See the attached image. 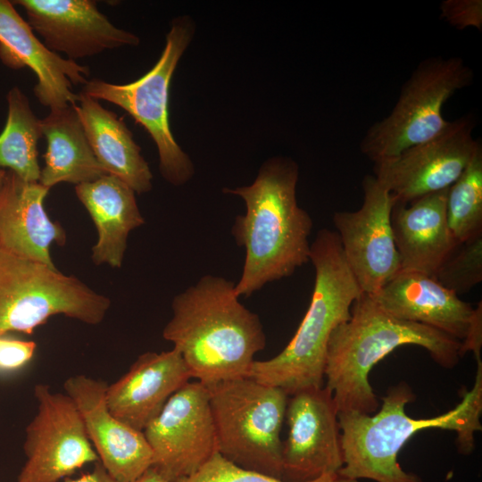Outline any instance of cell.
<instances>
[{"mask_svg":"<svg viewBox=\"0 0 482 482\" xmlns=\"http://www.w3.org/2000/svg\"><path fill=\"white\" fill-rule=\"evenodd\" d=\"M34 397L37 412L26 428V461L17 482H59L99 461L69 395L37 384Z\"/></svg>","mask_w":482,"mask_h":482,"instance_id":"8fae6325","label":"cell"},{"mask_svg":"<svg viewBox=\"0 0 482 482\" xmlns=\"http://www.w3.org/2000/svg\"><path fill=\"white\" fill-rule=\"evenodd\" d=\"M362 185L360 209L336 212L333 223L362 292L374 295L402 270L390 220L395 198L372 175Z\"/></svg>","mask_w":482,"mask_h":482,"instance_id":"4fadbf2b","label":"cell"},{"mask_svg":"<svg viewBox=\"0 0 482 482\" xmlns=\"http://www.w3.org/2000/svg\"><path fill=\"white\" fill-rule=\"evenodd\" d=\"M107 385L79 374L69 377L63 389L76 405L101 464L116 482H132L152 467L153 453L142 431L110 411Z\"/></svg>","mask_w":482,"mask_h":482,"instance_id":"2e32d148","label":"cell"},{"mask_svg":"<svg viewBox=\"0 0 482 482\" xmlns=\"http://www.w3.org/2000/svg\"><path fill=\"white\" fill-rule=\"evenodd\" d=\"M40 126L47 143L41 185L49 189L63 182L77 186L106 174L91 149L75 104L50 110Z\"/></svg>","mask_w":482,"mask_h":482,"instance_id":"cb8c5ba5","label":"cell"},{"mask_svg":"<svg viewBox=\"0 0 482 482\" xmlns=\"http://www.w3.org/2000/svg\"><path fill=\"white\" fill-rule=\"evenodd\" d=\"M0 59L11 69L29 68L37 76L34 94L50 110L78 103L73 85L86 84L89 69L48 49L14 8L0 0Z\"/></svg>","mask_w":482,"mask_h":482,"instance_id":"ac0fdd59","label":"cell"},{"mask_svg":"<svg viewBox=\"0 0 482 482\" xmlns=\"http://www.w3.org/2000/svg\"><path fill=\"white\" fill-rule=\"evenodd\" d=\"M153 453L152 467L170 482L195 474L218 453L207 387L187 382L167 401L143 430Z\"/></svg>","mask_w":482,"mask_h":482,"instance_id":"30bf717a","label":"cell"},{"mask_svg":"<svg viewBox=\"0 0 482 482\" xmlns=\"http://www.w3.org/2000/svg\"><path fill=\"white\" fill-rule=\"evenodd\" d=\"M206 387L218 453L241 469L281 479L280 432L288 395L250 377Z\"/></svg>","mask_w":482,"mask_h":482,"instance_id":"8992f818","label":"cell"},{"mask_svg":"<svg viewBox=\"0 0 482 482\" xmlns=\"http://www.w3.org/2000/svg\"><path fill=\"white\" fill-rule=\"evenodd\" d=\"M61 482V481H59ZM62 482H116L106 471L101 462L98 461L94 463L91 471L81 475L77 478L65 479Z\"/></svg>","mask_w":482,"mask_h":482,"instance_id":"4dcf8cb0","label":"cell"},{"mask_svg":"<svg viewBox=\"0 0 482 482\" xmlns=\"http://www.w3.org/2000/svg\"><path fill=\"white\" fill-rule=\"evenodd\" d=\"M191 378L187 363L175 348L145 353L123 376L107 385L108 408L117 419L143 432L169 398Z\"/></svg>","mask_w":482,"mask_h":482,"instance_id":"d6986e66","label":"cell"},{"mask_svg":"<svg viewBox=\"0 0 482 482\" xmlns=\"http://www.w3.org/2000/svg\"><path fill=\"white\" fill-rule=\"evenodd\" d=\"M298 179L297 163L276 156L263 162L251 185L223 189L245 204V214L236 217L231 229L236 243L245 251L243 270L235 283L239 297L291 276L310 262L313 222L298 205Z\"/></svg>","mask_w":482,"mask_h":482,"instance_id":"6da1fadb","label":"cell"},{"mask_svg":"<svg viewBox=\"0 0 482 482\" xmlns=\"http://www.w3.org/2000/svg\"><path fill=\"white\" fill-rule=\"evenodd\" d=\"M184 482H287L280 478L241 469L215 454L195 474ZM306 482H359L339 472L323 475Z\"/></svg>","mask_w":482,"mask_h":482,"instance_id":"83f0119b","label":"cell"},{"mask_svg":"<svg viewBox=\"0 0 482 482\" xmlns=\"http://www.w3.org/2000/svg\"><path fill=\"white\" fill-rule=\"evenodd\" d=\"M470 117L451 121L437 137L374 163V177L395 201L410 203L449 188L466 170L481 145L472 136Z\"/></svg>","mask_w":482,"mask_h":482,"instance_id":"7c38bea8","label":"cell"},{"mask_svg":"<svg viewBox=\"0 0 482 482\" xmlns=\"http://www.w3.org/2000/svg\"><path fill=\"white\" fill-rule=\"evenodd\" d=\"M285 419L288 433L283 442L281 479L306 482L341 470L338 410L326 386L288 395Z\"/></svg>","mask_w":482,"mask_h":482,"instance_id":"5bb4252c","label":"cell"},{"mask_svg":"<svg viewBox=\"0 0 482 482\" xmlns=\"http://www.w3.org/2000/svg\"><path fill=\"white\" fill-rule=\"evenodd\" d=\"M442 17L458 29L482 27V4L480 0H446L441 4Z\"/></svg>","mask_w":482,"mask_h":482,"instance_id":"f1b7e54d","label":"cell"},{"mask_svg":"<svg viewBox=\"0 0 482 482\" xmlns=\"http://www.w3.org/2000/svg\"><path fill=\"white\" fill-rule=\"evenodd\" d=\"M75 193L97 230L92 261L96 265L120 268L130 231L145 223L136 193L123 180L110 174L75 186Z\"/></svg>","mask_w":482,"mask_h":482,"instance_id":"7402d4cb","label":"cell"},{"mask_svg":"<svg viewBox=\"0 0 482 482\" xmlns=\"http://www.w3.org/2000/svg\"><path fill=\"white\" fill-rule=\"evenodd\" d=\"M446 220L456 242L482 234V149L447 189Z\"/></svg>","mask_w":482,"mask_h":482,"instance_id":"484cf974","label":"cell"},{"mask_svg":"<svg viewBox=\"0 0 482 482\" xmlns=\"http://www.w3.org/2000/svg\"><path fill=\"white\" fill-rule=\"evenodd\" d=\"M370 295L380 308L400 320L431 327L458 339L463 355L469 351L480 354L481 302L473 308L434 278L404 270Z\"/></svg>","mask_w":482,"mask_h":482,"instance_id":"9a60e30c","label":"cell"},{"mask_svg":"<svg viewBox=\"0 0 482 482\" xmlns=\"http://www.w3.org/2000/svg\"><path fill=\"white\" fill-rule=\"evenodd\" d=\"M473 76L459 57L421 61L402 87L391 112L366 132L362 153L375 163L440 135L451 122L443 116L445 104L470 86Z\"/></svg>","mask_w":482,"mask_h":482,"instance_id":"9c48e42d","label":"cell"},{"mask_svg":"<svg viewBox=\"0 0 482 482\" xmlns=\"http://www.w3.org/2000/svg\"><path fill=\"white\" fill-rule=\"evenodd\" d=\"M447 189L407 204L395 200L390 220L402 270L433 277L458 243L446 220Z\"/></svg>","mask_w":482,"mask_h":482,"instance_id":"44dd1931","label":"cell"},{"mask_svg":"<svg viewBox=\"0 0 482 482\" xmlns=\"http://www.w3.org/2000/svg\"><path fill=\"white\" fill-rule=\"evenodd\" d=\"M6 99L7 120L0 134V169H9L25 181L38 182L41 169L37 146L43 136L40 120L19 87L11 88Z\"/></svg>","mask_w":482,"mask_h":482,"instance_id":"d4e9b609","label":"cell"},{"mask_svg":"<svg viewBox=\"0 0 482 482\" xmlns=\"http://www.w3.org/2000/svg\"><path fill=\"white\" fill-rule=\"evenodd\" d=\"M448 290L461 295L482 281V234L458 242L433 277Z\"/></svg>","mask_w":482,"mask_h":482,"instance_id":"4316f807","label":"cell"},{"mask_svg":"<svg viewBox=\"0 0 482 482\" xmlns=\"http://www.w3.org/2000/svg\"><path fill=\"white\" fill-rule=\"evenodd\" d=\"M37 345L0 335V372H11L25 366L34 356Z\"/></svg>","mask_w":482,"mask_h":482,"instance_id":"f546056e","label":"cell"},{"mask_svg":"<svg viewBox=\"0 0 482 482\" xmlns=\"http://www.w3.org/2000/svg\"><path fill=\"white\" fill-rule=\"evenodd\" d=\"M413 345L426 349L440 366L457 365L462 354L458 339L431 327L400 320L362 293L351 307L350 318L332 332L327 347L324 378L340 411L373 414L378 398L369 373L396 348Z\"/></svg>","mask_w":482,"mask_h":482,"instance_id":"277c9868","label":"cell"},{"mask_svg":"<svg viewBox=\"0 0 482 482\" xmlns=\"http://www.w3.org/2000/svg\"><path fill=\"white\" fill-rule=\"evenodd\" d=\"M110 306L78 278L0 249V335H31L54 315L97 325Z\"/></svg>","mask_w":482,"mask_h":482,"instance_id":"52a82bcc","label":"cell"},{"mask_svg":"<svg viewBox=\"0 0 482 482\" xmlns=\"http://www.w3.org/2000/svg\"><path fill=\"white\" fill-rule=\"evenodd\" d=\"M75 108L91 149L106 174L120 179L137 194L149 192L153 174L123 120L80 92Z\"/></svg>","mask_w":482,"mask_h":482,"instance_id":"603a6c76","label":"cell"},{"mask_svg":"<svg viewBox=\"0 0 482 482\" xmlns=\"http://www.w3.org/2000/svg\"><path fill=\"white\" fill-rule=\"evenodd\" d=\"M172 317L162 330L205 386L248 377L266 337L259 316L239 301L235 283L204 275L171 303Z\"/></svg>","mask_w":482,"mask_h":482,"instance_id":"7a4b0ae2","label":"cell"},{"mask_svg":"<svg viewBox=\"0 0 482 482\" xmlns=\"http://www.w3.org/2000/svg\"><path fill=\"white\" fill-rule=\"evenodd\" d=\"M28 23L51 51L69 60L98 54L125 46H137L138 37L115 27L91 0H16Z\"/></svg>","mask_w":482,"mask_h":482,"instance_id":"e0dca14e","label":"cell"},{"mask_svg":"<svg viewBox=\"0 0 482 482\" xmlns=\"http://www.w3.org/2000/svg\"><path fill=\"white\" fill-rule=\"evenodd\" d=\"M132 482H170L164 478L154 468L150 467ZM184 482V481H182Z\"/></svg>","mask_w":482,"mask_h":482,"instance_id":"1f68e13d","label":"cell"},{"mask_svg":"<svg viewBox=\"0 0 482 482\" xmlns=\"http://www.w3.org/2000/svg\"><path fill=\"white\" fill-rule=\"evenodd\" d=\"M315 280L308 310L295 336L276 356L254 361L248 377L283 389L288 395L324 384L327 347L333 330L346 321L362 294L336 231H318L311 244Z\"/></svg>","mask_w":482,"mask_h":482,"instance_id":"5b68a950","label":"cell"},{"mask_svg":"<svg viewBox=\"0 0 482 482\" xmlns=\"http://www.w3.org/2000/svg\"><path fill=\"white\" fill-rule=\"evenodd\" d=\"M477 360V375L471 390L449 411L428 419H413L405 412V405L415 400L406 383L391 386L382 398L378 412H338L344 465L338 471L352 478L376 482H421L404 471L397 456L414 434L428 428L454 431L460 453L469 454L475 444V433L482 429V362Z\"/></svg>","mask_w":482,"mask_h":482,"instance_id":"3957f363","label":"cell"},{"mask_svg":"<svg viewBox=\"0 0 482 482\" xmlns=\"http://www.w3.org/2000/svg\"><path fill=\"white\" fill-rule=\"evenodd\" d=\"M48 191L39 182L25 181L7 171L0 195V249L54 268L50 246L63 245L66 235L44 209Z\"/></svg>","mask_w":482,"mask_h":482,"instance_id":"ffe728a7","label":"cell"},{"mask_svg":"<svg viewBox=\"0 0 482 482\" xmlns=\"http://www.w3.org/2000/svg\"><path fill=\"white\" fill-rule=\"evenodd\" d=\"M7 171L8 170H6L0 169V195H1L2 191H3L4 186V183H5V180H6Z\"/></svg>","mask_w":482,"mask_h":482,"instance_id":"d6a6232c","label":"cell"},{"mask_svg":"<svg viewBox=\"0 0 482 482\" xmlns=\"http://www.w3.org/2000/svg\"><path fill=\"white\" fill-rule=\"evenodd\" d=\"M195 29L188 16L173 19L158 62L144 76L128 84L92 79L80 91L97 101L120 106L145 128L156 145L161 175L174 186L186 184L195 173L194 164L176 142L169 121L170 80L180 57L192 41Z\"/></svg>","mask_w":482,"mask_h":482,"instance_id":"ba28073f","label":"cell"}]
</instances>
